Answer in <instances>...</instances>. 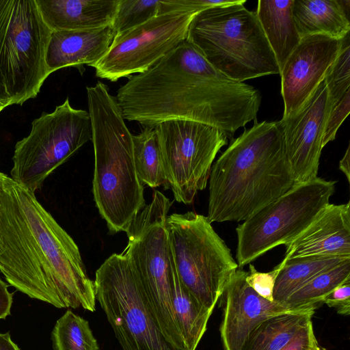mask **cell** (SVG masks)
I'll return each mask as SVG.
<instances>
[{"label":"cell","instance_id":"1","mask_svg":"<svg viewBox=\"0 0 350 350\" xmlns=\"http://www.w3.org/2000/svg\"><path fill=\"white\" fill-rule=\"evenodd\" d=\"M258 90L227 77L187 40L146 71L131 76L116 98L124 120L154 127L172 120L215 126L228 138L256 120Z\"/></svg>","mask_w":350,"mask_h":350},{"label":"cell","instance_id":"2","mask_svg":"<svg viewBox=\"0 0 350 350\" xmlns=\"http://www.w3.org/2000/svg\"><path fill=\"white\" fill-rule=\"evenodd\" d=\"M296 185L280 122L255 120L212 165L207 218L245 221Z\"/></svg>","mask_w":350,"mask_h":350},{"label":"cell","instance_id":"3","mask_svg":"<svg viewBox=\"0 0 350 350\" xmlns=\"http://www.w3.org/2000/svg\"><path fill=\"white\" fill-rule=\"evenodd\" d=\"M86 91L94 153V200L109 233L126 232L146 206L134 163L133 135L107 85L98 81Z\"/></svg>","mask_w":350,"mask_h":350},{"label":"cell","instance_id":"4","mask_svg":"<svg viewBox=\"0 0 350 350\" xmlns=\"http://www.w3.org/2000/svg\"><path fill=\"white\" fill-rule=\"evenodd\" d=\"M245 0L196 14L186 40L214 68L239 82L280 74L275 55L255 12Z\"/></svg>","mask_w":350,"mask_h":350},{"label":"cell","instance_id":"5","mask_svg":"<svg viewBox=\"0 0 350 350\" xmlns=\"http://www.w3.org/2000/svg\"><path fill=\"white\" fill-rule=\"evenodd\" d=\"M172 202L161 191L139 211L126 231L128 243L122 252L137 275L157 326L165 340L187 350L172 299L173 260L167 230Z\"/></svg>","mask_w":350,"mask_h":350},{"label":"cell","instance_id":"6","mask_svg":"<svg viewBox=\"0 0 350 350\" xmlns=\"http://www.w3.org/2000/svg\"><path fill=\"white\" fill-rule=\"evenodd\" d=\"M167 230L180 282L213 312L238 269L230 250L207 217L193 211L168 215Z\"/></svg>","mask_w":350,"mask_h":350},{"label":"cell","instance_id":"7","mask_svg":"<svg viewBox=\"0 0 350 350\" xmlns=\"http://www.w3.org/2000/svg\"><path fill=\"white\" fill-rule=\"evenodd\" d=\"M51 31L36 0H0V74L12 105L36 97L49 77L45 55Z\"/></svg>","mask_w":350,"mask_h":350},{"label":"cell","instance_id":"8","mask_svg":"<svg viewBox=\"0 0 350 350\" xmlns=\"http://www.w3.org/2000/svg\"><path fill=\"white\" fill-rule=\"evenodd\" d=\"M336 181L321 178L296 185L236 228L238 267L303 232L329 204Z\"/></svg>","mask_w":350,"mask_h":350},{"label":"cell","instance_id":"9","mask_svg":"<svg viewBox=\"0 0 350 350\" xmlns=\"http://www.w3.org/2000/svg\"><path fill=\"white\" fill-rule=\"evenodd\" d=\"M92 136L89 112L73 108L67 98L53 111L34 119L29 135L16 142L11 178L35 193Z\"/></svg>","mask_w":350,"mask_h":350},{"label":"cell","instance_id":"10","mask_svg":"<svg viewBox=\"0 0 350 350\" xmlns=\"http://www.w3.org/2000/svg\"><path fill=\"white\" fill-rule=\"evenodd\" d=\"M96 300L122 350H178L159 330L135 271L122 254H113L96 271Z\"/></svg>","mask_w":350,"mask_h":350},{"label":"cell","instance_id":"11","mask_svg":"<svg viewBox=\"0 0 350 350\" xmlns=\"http://www.w3.org/2000/svg\"><path fill=\"white\" fill-rule=\"evenodd\" d=\"M16 191L42 259L47 278L65 308L96 310L94 281L72 237L41 205L35 193L16 183Z\"/></svg>","mask_w":350,"mask_h":350},{"label":"cell","instance_id":"12","mask_svg":"<svg viewBox=\"0 0 350 350\" xmlns=\"http://www.w3.org/2000/svg\"><path fill=\"white\" fill-rule=\"evenodd\" d=\"M154 127L163 157L164 187L178 202L191 204L206 188L213 161L228 137L215 126L187 120H167Z\"/></svg>","mask_w":350,"mask_h":350},{"label":"cell","instance_id":"13","mask_svg":"<svg viewBox=\"0 0 350 350\" xmlns=\"http://www.w3.org/2000/svg\"><path fill=\"white\" fill-rule=\"evenodd\" d=\"M15 185L11 177L0 172V271L18 291L64 308L45 273Z\"/></svg>","mask_w":350,"mask_h":350},{"label":"cell","instance_id":"14","mask_svg":"<svg viewBox=\"0 0 350 350\" xmlns=\"http://www.w3.org/2000/svg\"><path fill=\"white\" fill-rule=\"evenodd\" d=\"M196 13L170 12L115 36L105 55L90 65L97 77L115 82L148 70L186 40Z\"/></svg>","mask_w":350,"mask_h":350},{"label":"cell","instance_id":"15","mask_svg":"<svg viewBox=\"0 0 350 350\" xmlns=\"http://www.w3.org/2000/svg\"><path fill=\"white\" fill-rule=\"evenodd\" d=\"M331 107L323 79L296 113L280 120L287 159L297 184L317 177L324 128Z\"/></svg>","mask_w":350,"mask_h":350},{"label":"cell","instance_id":"16","mask_svg":"<svg viewBox=\"0 0 350 350\" xmlns=\"http://www.w3.org/2000/svg\"><path fill=\"white\" fill-rule=\"evenodd\" d=\"M342 40L325 35L301 38L282 70V118L296 113L313 94L336 58Z\"/></svg>","mask_w":350,"mask_h":350},{"label":"cell","instance_id":"17","mask_svg":"<svg viewBox=\"0 0 350 350\" xmlns=\"http://www.w3.org/2000/svg\"><path fill=\"white\" fill-rule=\"evenodd\" d=\"M247 274L237 269L221 297L224 305L219 332L224 350H241L250 332L262 321L293 312L260 296L247 283Z\"/></svg>","mask_w":350,"mask_h":350},{"label":"cell","instance_id":"18","mask_svg":"<svg viewBox=\"0 0 350 350\" xmlns=\"http://www.w3.org/2000/svg\"><path fill=\"white\" fill-rule=\"evenodd\" d=\"M287 259L350 257V202L327 204L312 223L286 245Z\"/></svg>","mask_w":350,"mask_h":350},{"label":"cell","instance_id":"19","mask_svg":"<svg viewBox=\"0 0 350 350\" xmlns=\"http://www.w3.org/2000/svg\"><path fill=\"white\" fill-rule=\"evenodd\" d=\"M114 37L112 25L86 30L52 31L45 55L49 74L70 66L80 70L83 64L97 62Z\"/></svg>","mask_w":350,"mask_h":350},{"label":"cell","instance_id":"20","mask_svg":"<svg viewBox=\"0 0 350 350\" xmlns=\"http://www.w3.org/2000/svg\"><path fill=\"white\" fill-rule=\"evenodd\" d=\"M51 31H77L112 25L119 0H36Z\"/></svg>","mask_w":350,"mask_h":350},{"label":"cell","instance_id":"21","mask_svg":"<svg viewBox=\"0 0 350 350\" xmlns=\"http://www.w3.org/2000/svg\"><path fill=\"white\" fill-rule=\"evenodd\" d=\"M350 1L294 0L293 15L301 37L325 35L342 40L350 31Z\"/></svg>","mask_w":350,"mask_h":350},{"label":"cell","instance_id":"22","mask_svg":"<svg viewBox=\"0 0 350 350\" xmlns=\"http://www.w3.org/2000/svg\"><path fill=\"white\" fill-rule=\"evenodd\" d=\"M294 0H259L255 12L276 59L280 73L301 37L293 15Z\"/></svg>","mask_w":350,"mask_h":350},{"label":"cell","instance_id":"23","mask_svg":"<svg viewBox=\"0 0 350 350\" xmlns=\"http://www.w3.org/2000/svg\"><path fill=\"white\" fill-rule=\"evenodd\" d=\"M314 311H293L262 321L250 332L241 350H281L312 321Z\"/></svg>","mask_w":350,"mask_h":350},{"label":"cell","instance_id":"24","mask_svg":"<svg viewBox=\"0 0 350 350\" xmlns=\"http://www.w3.org/2000/svg\"><path fill=\"white\" fill-rule=\"evenodd\" d=\"M172 306L187 350H196L204 336L213 313L188 292L180 282L173 263Z\"/></svg>","mask_w":350,"mask_h":350},{"label":"cell","instance_id":"25","mask_svg":"<svg viewBox=\"0 0 350 350\" xmlns=\"http://www.w3.org/2000/svg\"><path fill=\"white\" fill-rule=\"evenodd\" d=\"M350 259L342 256H312L287 259L274 286L273 301L282 304L291 295L317 274Z\"/></svg>","mask_w":350,"mask_h":350},{"label":"cell","instance_id":"26","mask_svg":"<svg viewBox=\"0 0 350 350\" xmlns=\"http://www.w3.org/2000/svg\"><path fill=\"white\" fill-rule=\"evenodd\" d=\"M347 282H350V259L317 274L282 304L293 311L315 310L334 288Z\"/></svg>","mask_w":350,"mask_h":350},{"label":"cell","instance_id":"27","mask_svg":"<svg viewBox=\"0 0 350 350\" xmlns=\"http://www.w3.org/2000/svg\"><path fill=\"white\" fill-rule=\"evenodd\" d=\"M133 157L137 174L141 183L152 188L165 184L163 157L155 127H145L133 135Z\"/></svg>","mask_w":350,"mask_h":350},{"label":"cell","instance_id":"28","mask_svg":"<svg viewBox=\"0 0 350 350\" xmlns=\"http://www.w3.org/2000/svg\"><path fill=\"white\" fill-rule=\"evenodd\" d=\"M54 350H98L96 338L87 320L67 310L51 332Z\"/></svg>","mask_w":350,"mask_h":350},{"label":"cell","instance_id":"29","mask_svg":"<svg viewBox=\"0 0 350 350\" xmlns=\"http://www.w3.org/2000/svg\"><path fill=\"white\" fill-rule=\"evenodd\" d=\"M159 0H119L112 23L115 36L159 15Z\"/></svg>","mask_w":350,"mask_h":350},{"label":"cell","instance_id":"30","mask_svg":"<svg viewBox=\"0 0 350 350\" xmlns=\"http://www.w3.org/2000/svg\"><path fill=\"white\" fill-rule=\"evenodd\" d=\"M350 38L348 33L342 39L340 51L327 70L324 81L332 106L350 90Z\"/></svg>","mask_w":350,"mask_h":350},{"label":"cell","instance_id":"31","mask_svg":"<svg viewBox=\"0 0 350 350\" xmlns=\"http://www.w3.org/2000/svg\"><path fill=\"white\" fill-rule=\"evenodd\" d=\"M286 260L287 258H284L280 264L269 272H259L253 265H250V271L245 278L247 283L260 296L270 301H274L273 293L275 280Z\"/></svg>","mask_w":350,"mask_h":350},{"label":"cell","instance_id":"32","mask_svg":"<svg viewBox=\"0 0 350 350\" xmlns=\"http://www.w3.org/2000/svg\"><path fill=\"white\" fill-rule=\"evenodd\" d=\"M239 0H170L160 1L159 15L170 12H191L198 14L204 10L219 5L232 4Z\"/></svg>","mask_w":350,"mask_h":350},{"label":"cell","instance_id":"33","mask_svg":"<svg viewBox=\"0 0 350 350\" xmlns=\"http://www.w3.org/2000/svg\"><path fill=\"white\" fill-rule=\"evenodd\" d=\"M350 111V90L332 106L328 114L323 137V146L333 141L337 131Z\"/></svg>","mask_w":350,"mask_h":350},{"label":"cell","instance_id":"34","mask_svg":"<svg viewBox=\"0 0 350 350\" xmlns=\"http://www.w3.org/2000/svg\"><path fill=\"white\" fill-rule=\"evenodd\" d=\"M281 350H327L318 342L314 332L312 321L306 324L295 337Z\"/></svg>","mask_w":350,"mask_h":350},{"label":"cell","instance_id":"35","mask_svg":"<svg viewBox=\"0 0 350 350\" xmlns=\"http://www.w3.org/2000/svg\"><path fill=\"white\" fill-rule=\"evenodd\" d=\"M329 308H334L338 314H350V282H345L334 288L324 299Z\"/></svg>","mask_w":350,"mask_h":350},{"label":"cell","instance_id":"36","mask_svg":"<svg viewBox=\"0 0 350 350\" xmlns=\"http://www.w3.org/2000/svg\"><path fill=\"white\" fill-rule=\"evenodd\" d=\"M12 293L8 290L7 284L0 278V319H5L11 314Z\"/></svg>","mask_w":350,"mask_h":350},{"label":"cell","instance_id":"37","mask_svg":"<svg viewBox=\"0 0 350 350\" xmlns=\"http://www.w3.org/2000/svg\"><path fill=\"white\" fill-rule=\"evenodd\" d=\"M11 105V98L7 92L4 81L0 74V112L5 107Z\"/></svg>","mask_w":350,"mask_h":350},{"label":"cell","instance_id":"38","mask_svg":"<svg viewBox=\"0 0 350 350\" xmlns=\"http://www.w3.org/2000/svg\"><path fill=\"white\" fill-rule=\"evenodd\" d=\"M0 350H20L17 345L12 340L10 332L0 333Z\"/></svg>","mask_w":350,"mask_h":350},{"label":"cell","instance_id":"39","mask_svg":"<svg viewBox=\"0 0 350 350\" xmlns=\"http://www.w3.org/2000/svg\"><path fill=\"white\" fill-rule=\"evenodd\" d=\"M349 161L350 147L349 145L345 153V155L339 161V169L345 174L349 183L350 182Z\"/></svg>","mask_w":350,"mask_h":350}]
</instances>
